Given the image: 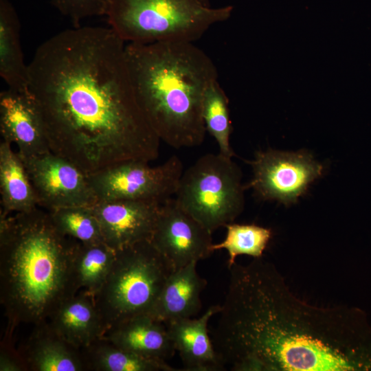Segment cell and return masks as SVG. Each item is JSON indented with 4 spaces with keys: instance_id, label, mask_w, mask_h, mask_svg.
Returning a JSON list of instances; mask_svg holds the SVG:
<instances>
[{
    "instance_id": "1",
    "label": "cell",
    "mask_w": 371,
    "mask_h": 371,
    "mask_svg": "<svg viewBox=\"0 0 371 371\" xmlns=\"http://www.w3.org/2000/svg\"><path fill=\"white\" fill-rule=\"evenodd\" d=\"M28 76L51 152L88 175L158 157L161 140L138 104L126 43L110 27L52 36L36 49Z\"/></svg>"
},
{
    "instance_id": "2",
    "label": "cell",
    "mask_w": 371,
    "mask_h": 371,
    "mask_svg": "<svg viewBox=\"0 0 371 371\" xmlns=\"http://www.w3.org/2000/svg\"><path fill=\"white\" fill-rule=\"evenodd\" d=\"M212 341L233 371L371 370V333L359 313L311 305L262 256L228 267Z\"/></svg>"
},
{
    "instance_id": "3",
    "label": "cell",
    "mask_w": 371,
    "mask_h": 371,
    "mask_svg": "<svg viewBox=\"0 0 371 371\" xmlns=\"http://www.w3.org/2000/svg\"><path fill=\"white\" fill-rule=\"evenodd\" d=\"M77 241L60 232L40 207L0 213V298L8 324L41 323L76 294L71 262Z\"/></svg>"
},
{
    "instance_id": "4",
    "label": "cell",
    "mask_w": 371,
    "mask_h": 371,
    "mask_svg": "<svg viewBox=\"0 0 371 371\" xmlns=\"http://www.w3.org/2000/svg\"><path fill=\"white\" fill-rule=\"evenodd\" d=\"M126 56L138 104L160 140L177 149L200 146L204 95L218 80L210 56L182 41L126 43Z\"/></svg>"
},
{
    "instance_id": "5",
    "label": "cell",
    "mask_w": 371,
    "mask_h": 371,
    "mask_svg": "<svg viewBox=\"0 0 371 371\" xmlns=\"http://www.w3.org/2000/svg\"><path fill=\"white\" fill-rule=\"evenodd\" d=\"M233 7L202 0H106L109 27L126 43H194L227 20Z\"/></svg>"
},
{
    "instance_id": "6",
    "label": "cell",
    "mask_w": 371,
    "mask_h": 371,
    "mask_svg": "<svg viewBox=\"0 0 371 371\" xmlns=\"http://www.w3.org/2000/svg\"><path fill=\"white\" fill-rule=\"evenodd\" d=\"M173 271L150 240L116 251L110 272L93 297L104 333L124 321L148 314Z\"/></svg>"
},
{
    "instance_id": "7",
    "label": "cell",
    "mask_w": 371,
    "mask_h": 371,
    "mask_svg": "<svg viewBox=\"0 0 371 371\" xmlns=\"http://www.w3.org/2000/svg\"><path fill=\"white\" fill-rule=\"evenodd\" d=\"M241 173L221 153L199 157L184 171L174 199L210 233L233 223L244 205Z\"/></svg>"
},
{
    "instance_id": "8",
    "label": "cell",
    "mask_w": 371,
    "mask_h": 371,
    "mask_svg": "<svg viewBox=\"0 0 371 371\" xmlns=\"http://www.w3.org/2000/svg\"><path fill=\"white\" fill-rule=\"evenodd\" d=\"M183 172L179 157L172 155L162 164L128 161L89 175L98 201L145 200L160 203L174 197Z\"/></svg>"
},
{
    "instance_id": "9",
    "label": "cell",
    "mask_w": 371,
    "mask_h": 371,
    "mask_svg": "<svg viewBox=\"0 0 371 371\" xmlns=\"http://www.w3.org/2000/svg\"><path fill=\"white\" fill-rule=\"evenodd\" d=\"M249 164L254 177L245 188H252L263 200H276L285 205L296 202L323 170L311 154L302 151H260Z\"/></svg>"
},
{
    "instance_id": "10",
    "label": "cell",
    "mask_w": 371,
    "mask_h": 371,
    "mask_svg": "<svg viewBox=\"0 0 371 371\" xmlns=\"http://www.w3.org/2000/svg\"><path fill=\"white\" fill-rule=\"evenodd\" d=\"M22 160L41 208L52 211L98 202L89 175L69 160L52 152Z\"/></svg>"
},
{
    "instance_id": "11",
    "label": "cell",
    "mask_w": 371,
    "mask_h": 371,
    "mask_svg": "<svg viewBox=\"0 0 371 371\" xmlns=\"http://www.w3.org/2000/svg\"><path fill=\"white\" fill-rule=\"evenodd\" d=\"M212 235L172 197L160 205L150 241L175 271L207 258L214 252Z\"/></svg>"
},
{
    "instance_id": "12",
    "label": "cell",
    "mask_w": 371,
    "mask_h": 371,
    "mask_svg": "<svg viewBox=\"0 0 371 371\" xmlns=\"http://www.w3.org/2000/svg\"><path fill=\"white\" fill-rule=\"evenodd\" d=\"M2 141L16 146L22 159L51 152L43 117L30 92L8 88L0 93Z\"/></svg>"
},
{
    "instance_id": "13",
    "label": "cell",
    "mask_w": 371,
    "mask_h": 371,
    "mask_svg": "<svg viewBox=\"0 0 371 371\" xmlns=\"http://www.w3.org/2000/svg\"><path fill=\"white\" fill-rule=\"evenodd\" d=\"M161 203L145 200L98 201L92 206L104 242L115 251L150 240Z\"/></svg>"
},
{
    "instance_id": "14",
    "label": "cell",
    "mask_w": 371,
    "mask_h": 371,
    "mask_svg": "<svg viewBox=\"0 0 371 371\" xmlns=\"http://www.w3.org/2000/svg\"><path fill=\"white\" fill-rule=\"evenodd\" d=\"M220 310L221 305H213L199 318H182L166 324L175 350L181 357L183 370L217 371L225 368L208 333L209 321Z\"/></svg>"
},
{
    "instance_id": "15",
    "label": "cell",
    "mask_w": 371,
    "mask_h": 371,
    "mask_svg": "<svg viewBox=\"0 0 371 371\" xmlns=\"http://www.w3.org/2000/svg\"><path fill=\"white\" fill-rule=\"evenodd\" d=\"M19 350L27 370H87L82 350L65 339L48 320L34 325Z\"/></svg>"
},
{
    "instance_id": "16",
    "label": "cell",
    "mask_w": 371,
    "mask_h": 371,
    "mask_svg": "<svg viewBox=\"0 0 371 371\" xmlns=\"http://www.w3.org/2000/svg\"><path fill=\"white\" fill-rule=\"evenodd\" d=\"M196 265L192 262L170 273L148 315L166 324L199 313L207 280L199 276Z\"/></svg>"
},
{
    "instance_id": "17",
    "label": "cell",
    "mask_w": 371,
    "mask_h": 371,
    "mask_svg": "<svg viewBox=\"0 0 371 371\" xmlns=\"http://www.w3.org/2000/svg\"><path fill=\"white\" fill-rule=\"evenodd\" d=\"M102 337L120 348L146 358L166 361L176 352L166 324L148 314L119 323Z\"/></svg>"
},
{
    "instance_id": "18",
    "label": "cell",
    "mask_w": 371,
    "mask_h": 371,
    "mask_svg": "<svg viewBox=\"0 0 371 371\" xmlns=\"http://www.w3.org/2000/svg\"><path fill=\"white\" fill-rule=\"evenodd\" d=\"M47 320L58 333L79 349L87 347L104 333L93 297L84 291L65 300Z\"/></svg>"
},
{
    "instance_id": "19",
    "label": "cell",
    "mask_w": 371,
    "mask_h": 371,
    "mask_svg": "<svg viewBox=\"0 0 371 371\" xmlns=\"http://www.w3.org/2000/svg\"><path fill=\"white\" fill-rule=\"evenodd\" d=\"M0 194L1 214L25 212L38 207L22 159L4 141L0 143Z\"/></svg>"
},
{
    "instance_id": "20",
    "label": "cell",
    "mask_w": 371,
    "mask_h": 371,
    "mask_svg": "<svg viewBox=\"0 0 371 371\" xmlns=\"http://www.w3.org/2000/svg\"><path fill=\"white\" fill-rule=\"evenodd\" d=\"M20 23L8 0H0V76L8 88L29 91L28 65L21 45Z\"/></svg>"
},
{
    "instance_id": "21",
    "label": "cell",
    "mask_w": 371,
    "mask_h": 371,
    "mask_svg": "<svg viewBox=\"0 0 371 371\" xmlns=\"http://www.w3.org/2000/svg\"><path fill=\"white\" fill-rule=\"evenodd\" d=\"M116 251L104 242L77 241L71 262L74 292L84 291L94 297L104 284L114 262Z\"/></svg>"
},
{
    "instance_id": "22",
    "label": "cell",
    "mask_w": 371,
    "mask_h": 371,
    "mask_svg": "<svg viewBox=\"0 0 371 371\" xmlns=\"http://www.w3.org/2000/svg\"><path fill=\"white\" fill-rule=\"evenodd\" d=\"M82 350L87 370L176 371L166 361L146 358L120 348L101 337Z\"/></svg>"
},
{
    "instance_id": "23",
    "label": "cell",
    "mask_w": 371,
    "mask_h": 371,
    "mask_svg": "<svg viewBox=\"0 0 371 371\" xmlns=\"http://www.w3.org/2000/svg\"><path fill=\"white\" fill-rule=\"evenodd\" d=\"M202 115L206 131L216 140L219 153L232 158L235 155L230 146L232 124L229 100L218 80L213 81L205 91Z\"/></svg>"
},
{
    "instance_id": "24",
    "label": "cell",
    "mask_w": 371,
    "mask_h": 371,
    "mask_svg": "<svg viewBox=\"0 0 371 371\" xmlns=\"http://www.w3.org/2000/svg\"><path fill=\"white\" fill-rule=\"evenodd\" d=\"M225 239L212 245L213 251L225 249L228 254L227 267H231L237 256L247 255L253 258L262 257L272 236L271 230L255 224L231 223L225 226Z\"/></svg>"
},
{
    "instance_id": "25",
    "label": "cell",
    "mask_w": 371,
    "mask_h": 371,
    "mask_svg": "<svg viewBox=\"0 0 371 371\" xmlns=\"http://www.w3.org/2000/svg\"><path fill=\"white\" fill-rule=\"evenodd\" d=\"M48 212L63 234L84 243L104 242L92 206H71Z\"/></svg>"
},
{
    "instance_id": "26",
    "label": "cell",
    "mask_w": 371,
    "mask_h": 371,
    "mask_svg": "<svg viewBox=\"0 0 371 371\" xmlns=\"http://www.w3.org/2000/svg\"><path fill=\"white\" fill-rule=\"evenodd\" d=\"M51 2L70 19L74 27L80 26V23L87 18L104 15L106 0H51Z\"/></svg>"
},
{
    "instance_id": "27",
    "label": "cell",
    "mask_w": 371,
    "mask_h": 371,
    "mask_svg": "<svg viewBox=\"0 0 371 371\" xmlns=\"http://www.w3.org/2000/svg\"><path fill=\"white\" fill-rule=\"evenodd\" d=\"M14 327L8 325L1 345L0 371H27L25 361L19 352L12 346V335Z\"/></svg>"
},
{
    "instance_id": "28",
    "label": "cell",
    "mask_w": 371,
    "mask_h": 371,
    "mask_svg": "<svg viewBox=\"0 0 371 371\" xmlns=\"http://www.w3.org/2000/svg\"><path fill=\"white\" fill-rule=\"evenodd\" d=\"M202 1H204L205 3L210 4L209 0H202Z\"/></svg>"
}]
</instances>
